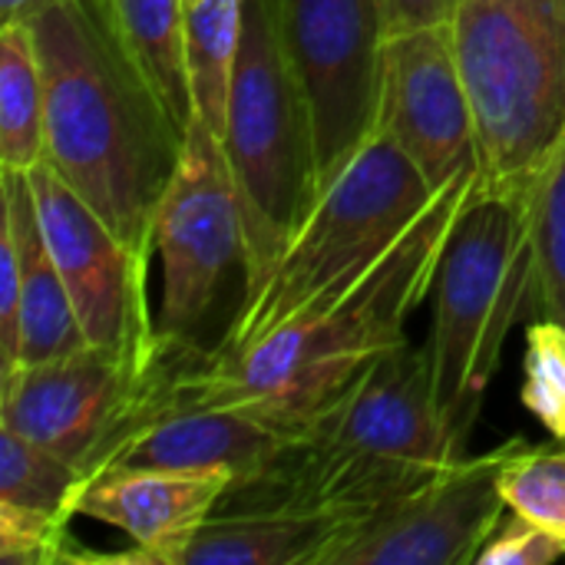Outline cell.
I'll return each mask as SVG.
<instances>
[{
    "label": "cell",
    "instance_id": "cell-10",
    "mask_svg": "<svg viewBox=\"0 0 565 565\" xmlns=\"http://www.w3.org/2000/svg\"><path fill=\"white\" fill-rule=\"evenodd\" d=\"M285 33L311 103L328 189L377 129L384 0H285Z\"/></svg>",
    "mask_w": 565,
    "mask_h": 565
},
{
    "label": "cell",
    "instance_id": "cell-24",
    "mask_svg": "<svg viewBox=\"0 0 565 565\" xmlns=\"http://www.w3.org/2000/svg\"><path fill=\"white\" fill-rule=\"evenodd\" d=\"M523 407L565 444V324L540 318L526 328Z\"/></svg>",
    "mask_w": 565,
    "mask_h": 565
},
{
    "label": "cell",
    "instance_id": "cell-6",
    "mask_svg": "<svg viewBox=\"0 0 565 565\" xmlns=\"http://www.w3.org/2000/svg\"><path fill=\"white\" fill-rule=\"evenodd\" d=\"M487 182H530L565 139V0H454Z\"/></svg>",
    "mask_w": 565,
    "mask_h": 565
},
{
    "label": "cell",
    "instance_id": "cell-28",
    "mask_svg": "<svg viewBox=\"0 0 565 565\" xmlns=\"http://www.w3.org/2000/svg\"><path fill=\"white\" fill-rule=\"evenodd\" d=\"M189 3H195V0H185V7H189Z\"/></svg>",
    "mask_w": 565,
    "mask_h": 565
},
{
    "label": "cell",
    "instance_id": "cell-22",
    "mask_svg": "<svg viewBox=\"0 0 565 565\" xmlns=\"http://www.w3.org/2000/svg\"><path fill=\"white\" fill-rule=\"evenodd\" d=\"M536 248V308L565 324V139L530 179Z\"/></svg>",
    "mask_w": 565,
    "mask_h": 565
},
{
    "label": "cell",
    "instance_id": "cell-7",
    "mask_svg": "<svg viewBox=\"0 0 565 565\" xmlns=\"http://www.w3.org/2000/svg\"><path fill=\"white\" fill-rule=\"evenodd\" d=\"M162 265L159 331L192 338L209 318L225 278L248 262L245 218L222 139L192 119L175 175L156 215Z\"/></svg>",
    "mask_w": 565,
    "mask_h": 565
},
{
    "label": "cell",
    "instance_id": "cell-15",
    "mask_svg": "<svg viewBox=\"0 0 565 565\" xmlns=\"http://www.w3.org/2000/svg\"><path fill=\"white\" fill-rule=\"evenodd\" d=\"M228 483L225 470H103L83 480L73 513L132 540L129 553L103 563L156 565L215 513Z\"/></svg>",
    "mask_w": 565,
    "mask_h": 565
},
{
    "label": "cell",
    "instance_id": "cell-5",
    "mask_svg": "<svg viewBox=\"0 0 565 565\" xmlns=\"http://www.w3.org/2000/svg\"><path fill=\"white\" fill-rule=\"evenodd\" d=\"M440 189L384 132L354 152L291 235L265 281L245 295L218 354H238L315 301L358 281L434 202Z\"/></svg>",
    "mask_w": 565,
    "mask_h": 565
},
{
    "label": "cell",
    "instance_id": "cell-3",
    "mask_svg": "<svg viewBox=\"0 0 565 565\" xmlns=\"http://www.w3.org/2000/svg\"><path fill=\"white\" fill-rule=\"evenodd\" d=\"M222 146L245 218L248 295L275 268L324 192L311 103L285 33V0H245Z\"/></svg>",
    "mask_w": 565,
    "mask_h": 565
},
{
    "label": "cell",
    "instance_id": "cell-26",
    "mask_svg": "<svg viewBox=\"0 0 565 565\" xmlns=\"http://www.w3.org/2000/svg\"><path fill=\"white\" fill-rule=\"evenodd\" d=\"M454 17V0H384V26L387 36L424 26V23H440Z\"/></svg>",
    "mask_w": 565,
    "mask_h": 565
},
{
    "label": "cell",
    "instance_id": "cell-27",
    "mask_svg": "<svg viewBox=\"0 0 565 565\" xmlns=\"http://www.w3.org/2000/svg\"><path fill=\"white\" fill-rule=\"evenodd\" d=\"M46 0H0V23H7V20H26Z\"/></svg>",
    "mask_w": 565,
    "mask_h": 565
},
{
    "label": "cell",
    "instance_id": "cell-19",
    "mask_svg": "<svg viewBox=\"0 0 565 565\" xmlns=\"http://www.w3.org/2000/svg\"><path fill=\"white\" fill-rule=\"evenodd\" d=\"M113 17L126 50L189 132L195 113L185 76V0H113Z\"/></svg>",
    "mask_w": 565,
    "mask_h": 565
},
{
    "label": "cell",
    "instance_id": "cell-1",
    "mask_svg": "<svg viewBox=\"0 0 565 565\" xmlns=\"http://www.w3.org/2000/svg\"><path fill=\"white\" fill-rule=\"evenodd\" d=\"M480 182V166L444 185L417 222L348 288L315 301L238 354L185 344L175 401L245 411L301 437L387 351L407 341V318L434 291L457 215Z\"/></svg>",
    "mask_w": 565,
    "mask_h": 565
},
{
    "label": "cell",
    "instance_id": "cell-23",
    "mask_svg": "<svg viewBox=\"0 0 565 565\" xmlns=\"http://www.w3.org/2000/svg\"><path fill=\"white\" fill-rule=\"evenodd\" d=\"M500 490L507 507L550 526L565 540V444L530 447L516 440V450L503 463Z\"/></svg>",
    "mask_w": 565,
    "mask_h": 565
},
{
    "label": "cell",
    "instance_id": "cell-14",
    "mask_svg": "<svg viewBox=\"0 0 565 565\" xmlns=\"http://www.w3.org/2000/svg\"><path fill=\"white\" fill-rule=\"evenodd\" d=\"M189 341L192 338L166 334V381L159 404L152 417L116 450L106 470H225L232 480H242L295 440L255 414L175 401L172 387Z\"/></svg>",
    "mask_w": 565,
    "mask_h": 565
},
{
    "label": "cell",
    "instance_id": "cell-11",
    "mask_svg": "<svg viewBox=\"0 0 565 565\" xmlns=\"http://www.w3.org/2000/svg\"><path fill=\"white\" fill-rule=\"evenodd\" d=\"M513 450L516 440L467 457L420 490L351 520L321 565H477L510 510L500 473Z\"/></svg>",
    "mask_w": 565,
    "mask_h": 565
},
{
    "label": "cell",
    "instance_id": "cell-18",
    "mask_svg": "<svg viewBox=\"0 0 565 565\" xmlns=\"http://www.w3.org/2000/svg\"><path fill=\"white\" fill-rule=\"evenodd\" d=\"M242 30L245 0H195L185 7V76L192 113L218 139L228 122Z\"/></svg>",
    "mask_w": 565,
    "mask_h": 565
},
{
    "label": "cell",
    "instance_id": "cell-12",
    "mask_svg": "<svg viewBox=\"0 0 565 565\" xmlns=\"http://www.w3.org/2000/svg\"><path fill=\"white\" fill-rule=\"evenodd\" d=\"M377 132L394 139L434 189L480 166L473 103L450 20L384 40Z\"/></svg>",
    "mask_w": 565,
    "mask_h": 565
},
{
    "label": "cell",
    "instance_id": "cell-20",
    "mask_svg": "<svg viewBox=\"0 0 565 565\" xmlns=\"http://www.w3.org/2000/svg\"><path fill=\"white\" fill-rule=\"evenodd\" d=\"M46 156V99L33 33L0 23V169L30 172Z\"/></svg>",
    "mask_w": 565,
    "mask_h": 565
},
{
    "label": "cell",
    "instance_id": "cell-8",
    "mask_svg": "<svg viewBox=\"0 0 565 565\" xmlns=\"http://www.w3.org/2000/svg\"><path fill=\"white\" fill-rule=\"evenodd\" d=\"M149 384V367L126 364L99 348L20 364L0 381V427L93 477L142 424Z\"/></svg>",
    "mask_w": 565,
    "mask_h": 565
},
{
    "label": "cell",
    "instance_id": "cell-4",
    "mask_svg": "<svg viewBox=\"0 0 565 565\" xmlns=\"http://www.w3.org/2000/svg\"><path fill=\"white\" fill-rule=\"evenodd\" d=\"M536 301L530 182H487L457 215L434 281L427 358L440 407L473 430L523 311Z\"/></svg>",
    "mask_w": 565,
    "mask_h": 565
},
{
    "label": "cell",
    "instance_id": "cell-2",
    "mask_svg": "<svg viewBox=\"0 0 565 565\" xmlns=\"http://www.w3.org/2000/svg\"><path fill=\"white\" fill-rule=\"evenodd\" d=\"M23 23L43 73V159L132 252L149 258L185 132L126 50L113 0H46Z\"/></svg>",
    "mask_w": 565,
    "mask_h": 565
},
{
    "label": "cell",
    "instance_id": "cell-25",
    "mask_svg": "<svg viewBox=\"0 0 565 565\" xmlns=\"http://www.w3.org/2000/svg\"><path fill=\"white\" fill-rule=\"evenodd\" d=\"M565 559V540L550 526L510 510V520L493 530L477 565H550Z\"/></svg>",
    "mask_w": 565,
    "mask_h": 565
},
{
    "label": "cell",
    "instance_id": "cell-17",
    "mask_svg": "<svg viewBox=\"0 0 565 565\" xmlns=\"http://www.w3.org/2000/svg\"><path fill=\"white\" fill-rule=\"evenodd\" d=\"M351 520L295 513H212L156 565H321Z\"/></svg>",
    "mask_w": 565,
    "mask_h": 565
},
{
    "label": "cell",
    "instance_id": "cell-9",
    "mask_svg": "<svg viewBox=\"0 0 565 565\" xmlns=\"http://www.w3.org/2000/svg\"><path fill=\"white\" fill-rule=\"evenodd\" d=\"M26 175L50 255L66 281L89 348L149 367L159 348V324L149 315L146 295L149 258L132 252L46 159Z\"/></svg>",
    "mask_w": 565,
    "mask_h": 565
},
{
    "label": "cell",
    "instance_id": "cell-21",
    "mask_svg": "<svg viewBox=\"0 0 565 565\" xmlns=\"http://www.w3.org/2000/svg\"><path fill=\"white\" fill-rule=\"evenodd\" d=\"M83 480L73 463L0 427V507L70 523Z\"/></svg>",
    "mask_w": 565,
    "mask_h": 565
},
{
    "label": "cell",
    "instance_id": "cell-13",
    "mask_svg": "<svg viewBox=\"0 0 565 565\" xmlns=\"http://www.w3.org/2000/svg\"><path fill=\"white\" fill-rule=\"evenodd\" d=\"M301 437L331 440L427 470H450L467 460L470 427L457 424L440 407L427 348L404 341L377 358Z\"/></svg>",
    "mask_w": 565,
    "mask_h": 565
},
{
    "label": "cell",
    "instance_id": "cell-16",
    "mask_svg": "<svg viewBox=\"0 0 565 565\" xmlns=\"http://www.w3.org/2000/svg\"><path fill=\"white\" fill-rule=\"evenodd\" d=\"M3 225L13 235L20 258V364H43L89 348L76 318L66 281L50 255L36 195L26 172L0 169Z\"/></svg>",
    "mask_w": 565,
    "mask_h": 565
}]
</instances>
